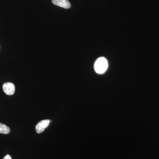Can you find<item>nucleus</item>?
<instances>
[{
  "label": "nucleus",
  "mask_w": 159,
  "mask_h": 159,
  "mask_svg": "<svg viewBox=\"0 0 159 159\" xmlns=\"http://www.w3.org/2000/svg\"><path fill=\"white\" fill-rule=\"evenodd\" d=\"M10 129L8 126L0 123V134H8L10 133Z\"/></svg>",
  "instance_id": "nucleus-5"
},
{
  "label": "nucleus",
  "mask_w": 159,
  "mask_h": 159,
  "mask_svg": "<svg viewBox=\"0 0 159 159\" xmlns=\"http://www.w3.org/2000/svg\"><path fill=\"white\" fill-rule=\"evenodd\" d=\"M52 2L54 5L68 9L71 7V4L68 0H52Z\"/></svg>",
  "instance_id": "nucleus-4"
},
{
  "label": "nucleus",
  "mask_w": 159,
  "mask_h": 159,
  "mask_svg": "<svg viewBox=\"0 0 159 159\" xmlns=\"http://www.w3.org/2000/svg\"><path fill=\"white\" fill-rule=\"evenodd\" d=\"M3 159H11V157L9 155H7L6 156L4 157Z\"/></svg>",
  "instance_id": "nucleus-6"
},
{
  "label": "nucleus",
  "mask_w": 159,
  "mask_h": 159,
  "mask_svg": "<svg viewBox=\"0 0 159 159\" xmlns=\"http://www.w3.org/2000/svg\"><path fill=\"white\" fill-rule=\"evenodd\" d=\"M50 120L49 119L42 120L36 125L35 129L37 133H41L44 131L46 128L49 126Z\"/></svg>",
  "instance_id": "nucleus-2"
},
{
  "label": "nucleus",
  "mask_w": 159,
  "mask_h": 159,
  "mask_svg": "<svg viewBox=\"0 0 159 159\" xmlns=\"http://www.w3.org/2000/svg\"><path fill=\"white\" fill-rule=\"evenodd\" d=\"M2 89L4 93L7 95L14 94L15 91L14 84L11 82H6L3 84Z\"/></svg>",
  "instance_id": "nucleus-3"
},
{
  "label": "nucleus",
  "mask_w": 159,
  "mask_h": 159,
  "mask_svg": "<svg viewBox=\"0 0 159 159\" xmlns=\"http://www.w3.org/2000/svg\"><path fill=\"white\" fill-rule=\"evenodd\" d=\"M94 68L95 72L97 74H104L108 68V62L107 60L105 57H99L95 61Z\"/></svg>",
  "instance_id": "nucleus-1"
}]
</instances>
